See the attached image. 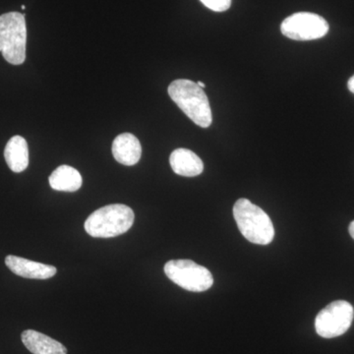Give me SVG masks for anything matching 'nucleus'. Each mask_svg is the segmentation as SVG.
Returning <instances> with one entry per match:
<instances>
[{
    "instance_id": "1",
    "label": "nucleus",
    "mask_w": 354,
    "mask_h": 354,
    "mask_svg": "<svg viewBox=\"0 0 354 354\" xmlns=\"http://www.w3.org/2000/svg\"><path fill=\"white\" fill-rule=\"evenodd\" d=\"M167 91L172 101L195 124L202 128H208L212 124L213 116L208 97L197 83L188 79H178L169 86Z\"/></svg>"
},
{
    "instance_id": "2",
    "label": "nucleus",
    "mask_w": 354,
    "mask_h": 354,
    "mask_svg": "<svg viewBox=\"0 0 354 354\" xmlns=\"http://www.w3.org/2000/svg\"><path fill=\"white\" fill-rule=\"evenodd\" d=\"M133 209L127 205H106L91 214L85 221L86 232L97 239H111L127 232L134 223Z\"/></svg>"
},
{
    "instance_id": "3",
    "label": "nucleus",
    "mask_w": 354,
    "mask_h": 354,
    "mask_svg": "<svg viewBox=\"0 0 354 354\" xmlns=\"http://www.w3.org/2000/svg\"><path fill=\"white\" fill-rule=\"evenodd\" d=\"M234 216L237 227L247 241L254 244L268 245L274 237L271 218L260 207L241 198L235 203Z\"/></svg>"
},
{
    "instance_id": "4",
    "label": "nucleus",
    "mask_w": 354,
    "mask_h": 354,
    "mask_svg": "<svg viewBox=\"0 0 354 354\" xmlns=\"http://www.w3.org/2000/svg\"><path fill=\"white\" fill-rule=\"evenodd\" d=\"M27 26L24 14L9 12L0 16V53L8 64L20 65L26 59Z\"/></svg>"
},
{
    "instance_id": "5",
    "label": "nucleus",
    "mask_w": 354,
    "mask_h": 354,
    "mask_svg": "<svg viewBox=\"0 0 354 354\" xmlns=\"http://www.w3.org/2000/svg\"><path fill=\"white\" fill-rule=\"evenodd\" d=\"M167 278L183 290L203 292L214 285L212 272L191 260H171L165 265Z\"/></svg>"
},
{
    "instance_id": "6",
    "label": "nucleus",
    "mask_w": 354,
    "mask_h": 354,
    "mask_svg": "<svg viewBox=\"0 0 354 354\" xmlns=\"http://www.w3.org/2000/svg\"><path fill=\"white\" fill-rule=\"evenodd\" d=\"M353 305L344 300H337L319 312L315 319L317 334L325 339L339 337L348 332L353 324Z\"/></svg>"
},
{
    "instance_id": "7",
    "label": "nucleus",
    "mask_w": 354,
    "mask_h": 354,
    "mask_svg": "<svg viewBox=\"0 0 354 354\" xmlns=\"http://www.w3.org/2000/svg\"><path fill=\"white\" fill-rule=\"evenodd\" d=\"M329 24L315 13L298 12L283 21L281 34L295 41H312L323 38L329 32Z\"/></svg>"
},
{
    "instance_id": "8",
    "label": "nucleus",
    "mask_w": 354,
    "mask_h": 354,
    "mask_svg": "<svg viewBox=\"0 0 354 354\" xmlns=\"http://www.w3.org/2000/svg\"><path fill=\"white\" fill-rule=\"evenodd\" d=\"M6 264L14 274L26 279H48L55 277L57 272L53 266L34 262L18 256H7Z\"/></svg>"
},
{
    "instance_id": "9",
    "label": "nucleus",
    "mask_w": 354,
    "mask_h": 354,
    "mask_svg": "<svg viewBox=\"0 0 354 354\" xmlns=\"http://www.w3.org/2000/svg\"><path fill=\"white\" fill-rule=\"evenodd\" d=\"M113 155L121 165H134L139 162L142 156V147L136 136L131 133H122L114 139Z\"/></svg>"
},
{
    "instance_id": "10",
    "label": "nucleus",
    "mask_w": 354,
    "mask_h": 354,
    "mask_svg": "<svg viewBox=\"0 0 354 354\" xmlns=\"http://www.w3.org/2000/svg\"><path fill=\"white\" fill-rule=\"evenodd\" d=\"M172 171L181 176L194 177L200 176L204 171V164L196 153L188 149L179 148L174 150L169 157Z\"/></svg>"
},
{
    "instance_id": "11",
    "label": "nucleus",
    "mask_w": 354,
    "mask_h": 354,
    "mask_svg": "<svg viewBox=\"0 0 354 354\" xmlns=\"http://www.w3.org/2000/svg\"><path fill=\"white\" fill-rule=\"evenodd\" d=\"M23 344L32 354H67V349L59 342L34 330L22 333Z\"/></svg>"
},
{
    "instance_id": "12",
    "label": "nucleus",
    "mask_w": 354,
    "mask_h": 354,
    "mask_svg": "<svg viewBox=\"0 0 354 354\" xmlns=\"http://www.w3.org/2000/svg\"><path fill=\"white\" fill-rule=\"evenodd\" d=\"M4 158L9 169L16 174L24 171L29 165V148L22 136H14L9 140L4 150Z\"/></svg>"
},
{
    "instance_id": "13",
    "label": "nucleus",
    "mask_w": 354,
    "mask_h": 354,
    "mask_svg": "<svg viewBox=\"0 0 354 354\" xmlns=\"http://www.w3.org/2000/svg\"><path fill=\"white\" fill-rule=\"evenodd\" d=\"M48 180L53 189L64 191V192H75L80 189L83 183L80 172L66 165L58 167L50 174Z\"/></svg>"
},
{
    "instance_id": "14",
    "label": "nucleus",
    "mask_w": 354,
    "mask_h": 354,
    "mask_svg": "<svg viewBox=\"0 0 354 354\" xmlns=\"http://www.w3.org/2000/svg\"><path fill=\"white\" fill-rule=\"evenodd\" d=\"M200 1L215 12L227 11L232 6V0H200Z\"/></svg>"
},
{
    "instance_id": "15",
    "label": "nucleus",
    "mask_w": 354,
    "mask_h": 354,
    "mask_svg": "<svg viewBox=\"0 0 354 354\" xmlns=\"http://www.w3.org/2000/svg\"><path fill=\"white\" fill-rule=\"evenodd\" d=\"M348 90L354 94V75L349 79L348 82Z\"/></svg>"
},
{
    "instance_id": "16",
    "label": "nucleus",
    "mask_w": 354,
    "mask_h": 354,
    "mask_svg": "<svg viewBox=\"0 0 354 354\" xmlns=\"http://www.w3.org/2000/svg\"><path fill=\"white\" fill-rule=\"evenodd\" d=\"M348 232L351 236L354 239V221H351V225H349Z\"/></svg>"
},
{
    "instance_id": "17",
    "label": "nucleus",
    "mask_w": 354,
    "mask_h": 354,
    "mask_svg": "<svg viewBox=\"0 0 354 354\" xmlns=\"http://www.w3.org/2000/svg\"><path fill=\"white\" fill-rule=\"evenodd\" d=\"M197 84L200 88H204L205 87H206V85H205V84L203 82H197Z\"/></svg>"
},
{
    "instance_id": "18",
    "label": "nucleus",
    "mask_w": 354,
    "mask_h": 354,
    "mask_svg": "<svg viewBox=\"0 0 354 354\" xmlns=\"http://www.w3.org/2000/svg\"><path fill=\"white\" fill-rule=\"evenodd\" d=\"M25 8H26L25 6H22L23 10H25Z\"/></svg>"
}]
</instances>
